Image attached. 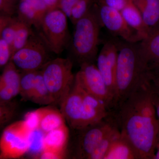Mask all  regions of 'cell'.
I'll return each mask as SVG.
<instances>
[{
  "instance_id": "obj_9",
  "label": "cell",
  "mask_w": 159,
  "mask_h": 159,
  "mask_svg": "<svg viewBox=\"0 0 159 159\" xmlns=\"http://www.w3.org/2000/svg\"><path fill=\"white\" fill-rule=\"evenodd\" d=\"M98 4V11L102 25L112 34L126 42L138 43L142 40L139 34L125 21L121 12L103 3Z\"/></svg>"
},
{
  "instance_id": "obj_2",
  "label": "cell",
  "mask_w": 159,
  "mask_h": 159,
  "mask_svg": "<svg viewBox=\"0 0 159 159\" xmlns=\"http://www.w3.org/2000/svg\"><path fill=\"white\" fill-rule=\"evenodd\" d=\"M116 41L118 51L116 70L115 110L143 84L150 79L148 65L139 51L138 43Z\"/></svg>"
},
{
  "instance_id": "obj_8",
  "label": "cell",
  "mask_w": 159,
  "mask_h": 159,
  "mask_svg": "<svg viewBox=\"0 0 159 159\" xmlns=\"http://www.w3.org/2000/svg\"><path fill=\"white\" fill-rule=\"evenodd\" d=\"M80 66V70L75 75L76 79L88 93L102 102L111 111L112 98L97 66L93 63H84Z\"/></svg>"
},
{
  "instance_id": "obj_5",
  "label": "cell",
  "mask_w": 159,
  "mask_h": 159,
  "mask_svg": "<svg viewBox=\"0 0 159 159\" xmlns=\"http://www.w3.org/2000/svg\"><path fill=\"white\" fill-rule=\"evenodd\" d=\"M67 16L58 9L49 10L43 18L38 29L40 36L51 52L60 54L71 42Z\"/></svg>"
},
{
  "instance_id": "obj_20",
  "label": "cell",
  "mask_w": 159,
  "mask_h": 159,
  "mask_svg": "<svg viewBox=\"0 0 159 159\" xmlns=\"http://www.w3.org/2000/svg\"><path fill=\"white\" fill-rule=\"evenodd\" d=\"M66 125L45 134V149L63 154L69 137Z\"/></svg>"
},
{
  "instance_id": "obj_29",
  "label": "cell",
  "mask_w": 159,
  "mask_h": 159,
  "mask_svg": "<svg viewBox=\"0 0 159 159\" xmlns=\"http://www.w3.org/2000/svg\"><path fill=\"white\" fill-rule=\"evenodd\" d=\"M0 103V125L3 127L14 117L16 113V104L12 101Z\"/></svg>"
},
{
  "instance_id": "obj_3",
  "label": "cell",
  "mask_w": 159,
  "mask_h": 159,
  "mask_svg": "<svg viewBox=\"0 0 159 159\" xmlns=\"http://www.w3.org/2000/svg\"><path fill=\"white\" fill-rule=\"evenodd\" d=\"M74 26L71 43L74 59L80 65L84 63H94L98 56L99 32L102 26L97 2Z\"/></svg>"
},
{
  "instance_id": "obj_17",
  "label": "cell",
  "mask_w": 159,
  "mask_h": 159,
  "mask_svg": "<svg viewBox=\"0 0 159 159\" xmlns=\"http://www.w3.org/2000/svg\"><path fill=\"white\" fill-rule=\"evenodd\" d=\"M140 54L148 65L159 61V25L151 29L148 35L138 42Z\"/></svg>"
},
{
  "instance_id": "obj_28",
  "label": "cell",
  "mask_w": 159,
  "mask_h": 159,
  "mask_svg": "<svg viewBox=\"0 0 159 159\" xmlns=\"http://www.w3.org/2000/svg\"><path fill=\"white\" fill-rule=\"evenodd\" d=\"M97 2V0H79L72 9L69 18L72 24L75 25L84 16Z\"/></svg>"
},
{
  "instance_id": "obj_31",
  "label": "cell",
  "mask_w": 159,
  "mask_h": 159,
  "mask_svg": "<svg viewBox=\"0 0 159 159\" xmlns=\"http://www.w3.org/2000/svg\"><path fill=\"white\" fill-rule=\"evenodd\" d=\"M21 0H0V15L13 16Z\"/></svg>"
},
{
  "instance_id": "obj_26",
  "label": "cell",
  "mask_w": 159,
  "mask_h": 159,
  "mask_svg": "<svg viewBox=\"0 0 159 159\" xmlns=\"http://www.w3.org/2000/svg\"><path fill=\"white\" fill-rule=\"evenodd\" d=\"M45 133L39 128L30 131L27 134L29 143L28 152L38 157L45 149Z\"/></svg>"
},
{
  "instance_id": "obj_21",
  "label": "cell",
  "mask_w": 159,
  "mask_h": 159,
  "mask_svg": "<svg viewBox=\"0 0 159 159\" xmlns=\"http://www.w3.org/2000/svg\"><path fill=\"white\" fill-rule=\"evenodd\" d=\"M39 129L45 134L65 125L66 120L61 111L50 107L40 108Z\"/></svg>"
},
{
  "instance_id": "obj_13",
  "label": "cell",
  "mask_w": 159,
  "mask_h": 159,
  "mask_svg": "<svg viewBox=\"0 0 159 159\" xmlns=\"http://www.w3.org/2000/svg\"><path fill=\"white\" fill-rule=\"evenodd\" d=\"M20 80L19 70L10 61L0 77V103L12 101L20 94Z\"/></svg>"
},
{
  "instance_id": "obj_1",
  "label": "cell",
  "mask_w": 159,
  "mask_h": 159,
  "mask_svg": "<svg viewBox=\"0 0 159 159\" xmlns=\"http://www.w3.org/2000/svg\"><path fill=\"white\" fill-rule=\"evenodd\" d=\"M150 80L111 111L118 128L139 152L142 159H154L158 122L150 96Z\"/></svg>"
},
{
  "instance_id": "obj_23",
  "label": "cell",
  "mask_w": 159,
  "mask_h": 159,
  "mask_svg": "<svg viewBox=\"0 0 159 159\" xmlns=\"http://www.w3.org/2000/svg\"><path fill=\"white\" fill-rule=\"evenodd\" d=\"M17 23L16 16L0 15V38L6 40L11 48L14 41Z\"/></svg>"
},
{
  "instance_id": "obj_41",
  "label": "cell",
  "mask_w": 159,
  "mask_h": 159,
  "mask_svg": "<svg viewBox=\"0 0 159 159\" xmlns=\"http://www.w3.org/2000/svg\"><path fill=\"white\" fill-rule=\"evenodd\" d=\"M97 2L101 3L102 2V1L103 0H97Z\"/></svg>"
},
{
  "instance_id": "obj_36",
  "label": "cell",
  "mask_w": 159,
  "mask_h": 159,
  "mask_svg": "<svg viewBox=\"0 0 159 159\" xmlns=\"http://www.w3.org/2000/svg\"><path fill=\"white\" fill-rule=\"evenodd\" d=\"M63 154L58 153L53 151L44 149L38 157L40 159H56L62 158Z\"/></svg>"
},
{
  "instance_id": "obj_18",
  "label": "cell",
  "mask_w": 159,
  "mask_h": 159,
  "mask_svg": "<svg viewBox=\"0 0 159 159\" xmlns=\"http://www.w3.org/2000/svg\"><path fill=\"white\" fill-rule=\"evenodd\" d=\"M120 12L127 25L142 39L148 35L151 29L146 25L141 12L132 1Z\"/></svg>"
},
{
  "instance_id": "obj_32",
  "label": "cell",
  "mask_w": 159,
  "mask_h": 159,
  "mask_svg": "<svg viewBox=\"0 0 159 159\" xmlns=\"http://www.w3.org/2000/svg\"><path fill=\"white\" fill-rule=\"evenodd\" d=\"M150 96L152 102L158 122V134L157 137V150L159 147V87L153 84L150 80Z\"/></svg>"
},
{
  "instance_id": "obj_35",
  "label": "cell",
  "mask_w": 159,
  "mask_h": 159,
  "mask_svg": "<svg viewBox=\"0 0 159 159\" xmlns=\"http://www.w3.org/2000/svg\"><path fill=\"white\" fill-rule=\"evenodd\" d=\"M132 1V0H103L102 2L101 3L121 11Z\"/></svg>"
},
{
  "instance_id": "obj_16",
  "label": "cell",
  "mask_w": 159,
  "mask_h": 159,
  "mask_svg": "<svg viewBox=\"0 0 159 159\" xmlns=\"http://www.w3.org/2000/svg\"><path fill=\"white\" fill-rule=\"evenodd\" d=\"M104 159H142V157L130 140L120 132Z\"/></svg>"
},
{
  "instance_id": "obj_27",
  "label": "cell",
  "mask_w": 159,
  "mask_h": 159,
  "mask_svg": "<svg viewBox=\"0 0 159 159\" xmlns=\"http://www.w3.org/2000/svg\"><path fill=\"white\" fill-rule=\"evenodd\" d=\"M119 128L114 129L102 139L89 157L88 159H104L112 143L120 133Z\"/></svg>"
},
{
  "instance_id": "obj_38",
  "label": "cell",
  "mask_w": 159,
  "mask_h": 159,
  "mask_svg": "<svg viewBox=\"0 0 159 159\" xmlns=\"http://www.w3.org/2000/svg\"><path fill=\"white\" fill-rule=\"evenodd\" d=\"M49 10L57 9L60 0H43Z\"/></svg>"
},
{
  "instance_id": "obj_6",
  "label": "cell",
  "mask_w": 159,
  "mask_h": 159,
  "mask_svg": "<svg viewBox=\"0 0 159 159\" xmlns=\"http://www.w3.org/2000/svg\"><path fill=\"white\" fill-rule=\"evenodd\" d=\"M118 125L112 112L101 121L76 129L73 157L75 159H88L102 139Z\"/></svg>"
},
{
  "instance_id": "obj_37",
  "label": "cell",
  "mask_w": 159,
  "mask_h": 159,
  "mask_svg": "<svg viewBox=\"0 0 159 159\" xmlns=\"http://www.w3.org/2000/svg\"><path fill=\"white\" fill-rule=\"evenodd\" d=\"M149 75L150 77L159 75V61L150 64L148 65Z\"/></svg>"
},
{
  "instance_id": "obj_39",
  "label": "cell",
  "mask_w": 159,
  "mask_h": 159,
  "mask_svg": "<svg viewBox=\"0 0 159 159\" xmlns=\"http://www.w3.org/2000/svg\"><path fill=\"white\" fill-rule=\"evenodd\" d=\"M150 80L154 85L159 87V75L154 77H151Z\"/></svg>"
},
{
  "instance_id": "obj_11",
  "label": "cell",
  "mask_w": 159,
  "mask_h": 159,
  "mask_svg": "<svg viewBox=\"0 0 159 159\" xmlns=\"http://www.w3.org/2000/svg\"><path fill=\"white\" fill-rule=\"evenodd\" d=\"M118 53L116 43L109 41L104 43L97 59V68L112 98L113 104L116 93V75Z\"/></svg>"
},
{
  "instance_id": "obj_7",
  "label": "cell",
  "mask_w": 159,
  "mask_h": 159,
  "mask_svg": "<svg viewBox=\"0 0 159 159\" xmlns=\"http://www.w3.org/2000/svg\"><path fill=\"white\" fill-rule=\"evenodd\" d=\"M50 49L33 31L25 45L12 55L11 60L22 72L39 70L49 61Z\"/></svg>"
},
{
  "instance_id": "obj_19",
  "label": "cell",
  "mask_w": 159,
  "mask_h": 159,
  "mask_svg": "<svg viewBox=\"0 0 159 159\" xmlns=\"http://www.w3.org/2000/svg\"><path fill=\"white\" fill-rule=\"evenodd\" d=\"M150 29L159 25V0H132Z\"/></svg>"
},
{
  "instance_id": "obj_4",
  "label": "cell",
  "mask_w": 159,
  "mask_h": 159,
  "mask_svg": "<svg viewBox=\"0 0 159 159\" xmlns=\"http://www.w3.org/2000/svg\"><path fill=\"white\" fill-rule=\"evenodd\" d=\"M73 62L69 58L49 61L41 69L47 87L54 99V104H60L74 85L75 75Z\"/></svg>"
},
{
  "instance_id": "obj_12",
  "label": "cell",
  "mask_w": 159,
  "mask_h": 159,
  "mask_svg": "<svg viewBox=\"0 0 159 159\" xmlns=\"http://www.w3.org/2000/svg\"><path fill=\"white\" fill-rule=\"evenodd\" d=\"M83 89L75 78L74 85L60 104V111L72 129L81 128L83 107Z\"/></svg>"
},
{
  "instance_id": "obj_33",
  "label": "cell",
  "mask_w": 159,
  "mask_h": 159,
  "mask_svg": "<svg viewBox=\"0 0 159 159\" xmlns=\"http://www.w3.org/2000/svg\"><path fill=\"white\" fill-rule=\"evenodd\" d=\"M12 56L11 46L0 38V66L4 67L10 61Z\"/></svg>"
},
{
  "instance_id": "obj_15",
  "label": "cell",
  "mask_w": 159,
  "mask_h": 159,
  "mask_svg": "<svg viewBox=\"0 0 159 159\" xmlns=\"http://www.w3.org/2000/svg\"><path fill=\"white\" fill-rule=\"evenodd\" d=\"M83 89V107L81 128L101 121L111 113L102 102Z\"/></svg>"
},
{
  "instance_id": "obj_24",
  "label": "cell",
  "mask_w": 159,
  "mask_h": 159,
  "mask_svg": "<svg viewBox=\"0 0 159 159\" xmlns=\"http://www.w3.org/2000/svg\"><path fill=\"white\" fill-rule=\"evenodd\" d=\"M33 31L31 26L20 20L18 18L17 28L13 44L11 47L12 56L16 52L25 45Z\"/></svg>"
},
{
  "instance_id": "obj_34",
  "label": "cell",
  "mask_w": 159,
  "mask_h": 159,
  "mask_svg": "<svg viewBox=\"0 0 159 159\" xmlns=\"http://www.w3.org/2000/svg\"><path fill=\"white\" fill-rule=\"evenodd\" d=\"M79 0H60L57 9L63 11L68 18L70 16L71 11Z\"/></svg>"
},
{
  "instance_id": "obj_25",
  "label": "cell",
  "mask_w": 159,
  "mask_h": 159,
  "mask_svg": "<svg viewBox=\"0 0 159 159\" xmlns=\"http://www.w3.org/2000/svg\"><path fill=\"white\" fill-rule=\"evenodd\" d=\"M38 71H24L20 73L19 94L24 100H31Z\"/></svg>"
},
{
  "instance_id": "obj_40",
  "label": "cell",
  "mask_w": 159,
  "mask_h": 159,
  "mask_svg": "<svg viewBox=\"0 0 159 159\" xmlns=\"http://www.w3.org/2000/svg\"><path fill=\"white\" fill-rule=\"evenodd\" d=\"M154 159H159V147L158 148L156 152L155 155Z\"/></svg>"
},
{
  "instance_id": "obj_30",
  "label": "cell",
  "mask_w": 159,
  "mask_h": 159,
  "mask_svg": "<svg viewBox=\"0 0 159 159\" xmlns=\"http://www.w3.org/2000/svg\"><path fill=\"white\" fill-rule=\"evenodd\" d=\"M40 112V109L29 112L23 121V124L28 132L39 128Z\"/></svg>"
},
{
  "instance_id": "obj_10",
  "label": "cell",
  "mask_w": 159,
  "mask_h": 159,
  "mask_svg": "<svg viewBox=\"0 0 159 159\" xmlns=\"http://www.w3.org/2000/svg\"><path fill=\"white\" fill-rule=\"evenodd\" d=\"M28 133L23 121L7 127L1 137V157H19L27 153L29 148Z\"/></svg>"
},
{
  "instance_id": "obj_14",
  "label": "cell",
  "mask_w": 159,
  "mask_h": 159,
  "mask_svg": "<svg viewBox=\"0 0 159 159\" xmlns=\"http://www.w3.org/2000/svg\"><path fill=\"white\" fill-rule=\"evenodd\" d=\"M48 9L43 0H21L16 12L19 20L38 29Z\"/></svg>"
},
{
  "instance_id": "obj_22",
  "label": "cell",
  "mask_w": 159,
  "mask_h": 159,
  "mask_svg": "<svg viewBox=\"0 0 159 159\" xmlns=\"http://www.w3.org/2000/svg\"><path fill=\"white\" fill-rule=\"evenodd\" d=\"M31 101L39 105L54 104V99L46 85L40 70L38 71Z\"/></svg>"
}]
</instances>
